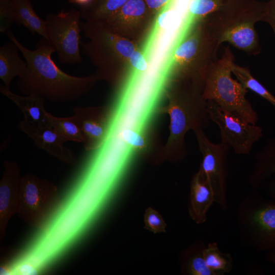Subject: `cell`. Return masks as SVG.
Wrapping results in <instances>:
<instances>
[{"instance_id": "6da1fadb", "label": "cell", "mask_w": 275, "mask_h": 275, "mask_svg": "<svg viewBox=\"0 0 275 275\" xmlns=\"http://www.w3.org/2000/svg\"><path fill=\"white\" fill-rule=\"evenodd\" d=\"M20 51L27 64L24 73L18 77L17 88L24 95H35L51 102L63 103L79 99L92 88L96 75L77 77L62 71L51 58L52 45L42 37L34 50L24 47L11 30L6 34Z\"/></svg>"}, {"instance_id": "7a4b0ae2", "label": "cell", "mask_w": 275, "mask_h": 275, "mask_svg": "<svg viewBox=\"0 0 275 275\" xmlns=\"http://www.w3.org/2000/svg\"><path fill=\"white\" fill-rule=\"evenodd\" d=\"M178 86L164 112L170 116V135L168 147L174 160L182 159L186 150L184 136L189 130L207 127L211 121L207 101L203 97L204 80L177 78Z\"/></svg>"}, {"instance_id": "3957f363", "label": "cell", "mask_w": 275, "mask_h": 275, "mask_svg": "<svg viewBox=\"0 0 275 275\" xmlns=\"http://www.w3.org/2000/svg\"><path fill=\"white\" fill-rule=\"evenodd\" d=\"M223 5L203 20L218 48L227 42L249 55L259 54L261 46L255 24L264 21L266 4Z\"/></svg>"}, {"instance_id": "277c9868", "label": "cell", "mask_w": 275, "mask_h": 275, "mask_svg": "<svg viewBox=\"0 0 275 275\" xmlns=\"http://www.w3.org/2000/svg\"><path fill=\"white\" fill-rule=\"evenodd\" d=\"M236 225L240 242L258 252H266L275 264V200L252 190L238 204Z\"/></svg>"}, {"instance_id": "5b68a950", "label": "cell", "mask_w": 275, "mask_h": 275, "mask_svg": "<svg viewBox=\"0 0 275 275\" xmlns=\"http://www.w3.org/2000/svg\"><path fill=\"white\" fill-rule=\"evenodd\" d=\"M234 57L229 46L219 59L212 61L204 76L203 97L215 102L223 109L234 113L248 122L256 124L257 113L246 98L248 90L231 76Z\"/></svg>"}, {"instance_id": "8992f818", "label": "cell", "mask_w": 275, "mask_h": 275, "mask_svg": "<svg viewBox=\"0 0 275 275\" xmlns=\"http://www.w3.org/2000/svg\"><path fill=\"white\" fill-rule=\"evenodd\" d=\"M61 207V199L54 184L34 174L22 177L17 214L29 225L46 230Z\"/></svg>"}, {"instance_id": "52a82bcc", "label": "cell", "mask_w": 275, "mask_h": 275, "mask_svg": "<svg viewBox=\"0 0 275 275\" xmlns=\"http://www.w3.org/2000/svg\"><path fill=\"white\" fill-rule=\"evenodd\" d=\"M80 13L72 8L45 16V29L48 40L58 54L59 60L65 64H80L81 43Z\"/></svg>"}, {"instance_id": "ba28073f", "label": "cell", "mask_w": 275, "mask_h": 275, "mask_svg": "<svg viewBox=\"0 0 275 275\" xmlns=\"http://www.w3.org/2000/svg\"><path fill=\"white\" fill-rule=\"evenodd\" d=\"M202 155L199 171L210 186L215 203L222 209L228 208L227 180L228 175V158L231 147L221 142H211L203 129L194 131Z\"/></svg>"}, {"instance_id": "9c48e42d", "label": "cell", "mask_w": 275, "mask_h": 275, "mask_svg": "<svg viewBox=\"0 0 275 275\" xmlns=\"http://www.w3.org/2000/svg\"><path fill=\"white\" fill-rule=\"evenodd\" d=\"M207 101L210 120L219 129L221 142L230 146L236 154H249L254 144L262 138V128L223 109L213 101Z\"/></svg>"}, {"instance_id": "30bf717a", "label": "cell", "mask_w": 275, "mask_h": 275, "mask_svg": "<svg viewBox=\"0 0 275 275\" xmlns=\"http://www.w3.org/2000/svg\"><path fill=\"white\" fill-rule=\"evenodd\" d=\"M73 112L84 136L85 150L100 148L108 134L112 113L105 107H76Z\"/></svg>"}, {"instance_id": "8fae6325", "label": "cell", "mask_w": 275, "mask_h": 275, "mask_svg": "<svg viewBox=\"0 0 275 275\" xmlns=\"http://www.w3.org/2000/svg\"><path fill=\"white\" fill-rule=\"evenodd\" d=\"M21 178L20 169L14 161L4 162L0 181V239L3 240L8 223L17 213Z\"/></svg>"}, {"instance_id": "7c38bea8", "label": "cell", "mask_w": 275, "mask_h": 275, "mask_svg": "<svg viewBox=\"0 0 275 275\" xmlns=\"http://www.w3.org/2000/svg\"><path fill=\"white\" fill-rule=\"evenodd\" d=\"M18 128L34 142L36 146L67 164H74L76 158L74 153L64 146L55 129L48 123L37 125L24 120L19 122Z\"/></svg>"}, {"instance_id": "4fadbf2b", "label": "cell", "mask_w": 275, "mask_h": 275, "mask_svg": "<svg viewBox=\"0 0 275 275\" xmlns=\"http://www.w3.org/2000/svg\"><path fill=\"white\" fill-rule=\"evenodd\" d=\"M215 203L213 191L199 170L193 176L190 184L188 212L191 218L197 224L207 221V213Z\"/></svg>"}, {"instance_id": "5bb4252c", "label": "cell", "mask_w": 275, "mask_h": 275, "mask_svg": "<svg viewBox=\"0 0 275 275\" xmlns=\"http://www.w3.org/2000/svg\"><path fill=\"white\" fill-rule=\"evenodd\" d=\"M151 13L144 0H128L105 20L99 22L109 31L118 34L124 26H133Z\"/></svg>"}, {"instance_id": "9a60e30c", "label": "cell", "mask_w": 275, "mask_h": 275, "mask_svg": "<svg viewBox=\"0 0 275 275\" xmlns=\"http://www.w3.org/2000/svg\"><path fill=\"white\" fill-rule=\"evenodd\" d=\"M0 92L18 106L23 115L24 120L37 125L48 123L44 98L35 95L16 94L2 84L0 85Z\"/></svg>"}, {"instance_id": "2e32d148", "label": "cell", "mask_w": 275, "mask_h": 275, "mask_svg": "<svg viewBox=\"0 0 275 275\" xmlns=\"http://www.w3.org/2000/svg\"><path fill=\"white\" fill-rule=\"evenodd\" d=\"M255 160L248 180L252 190H258L263 182L275 175V138L270 139L255 154Z\"/></svg>"}, {"instance_id": "e0dca14e", "label": "cell", "mask_w": 275, "mask_h": 275, "mask_svg": "<svg viewBox=\"0 0 275 275\" xmlns=\"http://www.w3.org/2000/svg\"><path fill=\"white\" fill-rule=\"evenodd\" d=\"M18 49L11 40L0 47V78L9 89L13 78L21 76L27 68L26 63L20 57Z\"/></svg>"}, {"instance_id": "ac0fdd59", "label": "cell", "mask_w": 275, "mask_h": 275, "mask_svg": "<svg viewBox=\"0 0 275 275\" xmlns=\"http://www.w3.org/2000/svg\"><path fill=\"white\" fill-rule=\"evenodd\" d=\"M11 2L14 21L28 29L32 34L37 33L48 40L45 21L36 14L30 1L11 0Z\"/></svg>"}, {"instance_id": "d6986e66", "label": "cell", "mask_w": 275, "mask_h": 275, "mask_svg": "<svg viewBox=\"0 0 275 275\" xmlns=\"http://www.w3.org/2000/svg\"><path fill=\"white\" fill-rule=\"evenodd\" d=\"M206 245L199 240L185 250L181 259L182 272L190 275H214L207 266L203 251Z\"/></svg>"}, {"instance_id": "ffe728a7", "label": "cell", "mask_w": 275, "mask_h": 275, "mask_svg": "<svg viewBox=\"0 0 275 275\" xmlns=\"http://www.w3.org/2000/svg\"><path fill=\"white\" fill-rule=\"evenodd\" d=\"M128 0H94L80 8L81 18L88 22H102L119 10Z\"/></svg>"}, {"instance_id": "44dd1931", "label": "cell", "mask_w": 275, "mask_h": 275, "mask_svg": "<svg viewBox=\"0 0 275 275\" xmlns=\"http://www.w3.org/2000/svg\"><path fill=\"white\" fill-rule=\"evenodd\" d=\"M203 255L207 266L214 275H224L232 271L233 257L230 253L222 252L216 242L208 243L204 250Z\"/></svg>"}, {"instance_id": "7402d4cb", "label": "cell", "mask_w": 275, "mask_h": 275, "mask_svg": "<svg viewBox=\"0 0 275 275\" xmlns=\"http://www.w3.org/2000/svg\"><path fill=\"white\" fill-rule=\"evenodd\" d=\"M48 123L55 129L64 143L72 141L83 143L84 136L75 117L66 118L56 117L47 111L46 114Z\"/></svg>"}, {"instance_id": "603a6c76", "label": "cell", "mask_w": 275, "mask_h": 275, "mask_svg": "<svg viewBox=\"0 0 275 275\" xmlns=\"http://www.w3.org/2000/svg\"><path fill=\"white\" fill-rule=\"evenodd\" d=\"M232 72L245 88L270 102L275 110V96L251 74L248 68L234 63L232 68Z\"/></svg>"}, {"instance_id": "cb8c5ba5", "label": "cell", "mask_w": 275, "mask_h": 275, "mask_svg": "<svg viewBox=\"0 0 275 275\" xmlns=\"http://www.w3.org/2000/svg\"><path fill=\"white\" fill-rule=\"evenodd\" d=\"M144 223L146 229L154 233L166 231V224L162 216L151 207L147 208L145 211Z\"/></svg>"}, {"instance_id": "d4e9b609", "label": "cell", "mask_w": 275, "mask_h": 275, "mask_svg": "<svg viewBox=\"0 0 275 275\" xmlns=\"http://www.w3.org/2000/svg\"><path fill=\"white\" fill-rule=\"evenodd\" d=\"M14 22L11 0H0V32L6 34Z\"/></svg>"}, {"instance_id": "484cf974", "label": "cell", "mask_w": 275, "mask_h": 275, "mask_svg": "<svg viewBox=\"0 0 275 275\" xmlns=\"http://www.w3.org/2000/svg\"><path fill=\"white\" fill-rule=\"evenodd\" d=\"M152 13L168 9L172 0H144Z\"/></svg>"}, {"instance_id": "4316f807", "label": "cell", "mask_w": 275, "mask_h": 275, "mask_svg": "<svg viewBox=\"0 0 275 275\" xmlns=\"http://www.w3.org/2000/svg\"><path fill=\"white\" fill-rule=\"evenodd\" d=\"M264 21L269 24L275 35V0H271L266 4Z\"/></svg>"}, {"instance_id": "83f0119b", "label": "cell", "mask_w": 275, "mask_h": 275, "mask_svg": "<svg viewBox=\"0 0 275 275\" xmlns=\"http://www.w3.org/2000/svg\"><path fill=\"white\" fill-rule=\"evenodd\" d=\"M259 189L269 197L275 200V175L263 182L260 184Z\"/></svg>"}, {"instance_id": "f1b7e54d", "label": "cell", "mask_w": 275, "mask_h": 275, "mask_svg": "<svg viewBox=\"0 0 275 275\" xmlns=\"http://www.w3.org/2000/svg\"><path fill=\"white\" fill-rule=\"evenodd\" d=\"M94 0H68L70 4L77 5L80 8H84L89 6Z\"/></svg>"}, {"instance_id": "f546056e", "label": "cell", "mask_w": 275, "mask_h": 275, "mask_svg": "<svg viewBox=\"0 0 275 275\" xmlns=\"http://www.w3.org/2000/svg\"><path fill=\"white\" fill-rule=\"evenodd\" d=\"M10 138H8L6 141H5L2 144V145H1V151H4L5 150V149L6 148V146H8V144L7 143H9V142H10Z\"/></svg>"}]
</instances>
